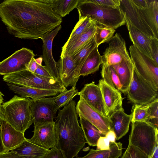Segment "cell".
<instances>
[{
	"instance_id": "obj_1",
	"label": "cell",
	"mask_w": 158,
	"mask_h": 158,
	"mask_svg": "<svg viewBox=\"0 0 158 158\" xmlns=\"http://www.w3.org/2000/svg\"><path fill=\"white\" fill-rule=\"evenodd\" d=\"M0 18L10 34L28 40L41 38L62 21L49 0L4 1L0 3Z\"/></svg>"
},
{
	"instance_id": "obj_2",
	"label": "cell",
	"mask_w": 158,
	"mask_h": 158,
	"mask_svg": "<svg viewBox=\"0 0 158 158\" xmlns=\"http://www.w3.org/2000/svg\"><path fill=\"white\" fill-rule=\"evenodd\" d=\"M76 102L73 100L59 110L55 125L56 137V148L60 150L65 158L77 157L86 143L79 125Z\"/></svg>"
},
{
	"instance_id": "obj_3",
	"label": "cell",
	"mask_w": 158,
	"mask_h": 158,
	"mask_svg": "<svg viewBox=\"0 0 158 158\" xmlns=\"http://www.w3.org/2000/svg\"><path fill=\"white\" fill-rule=\"evenodd\" d=\"M76 8L79 13V19L88 18L96 24L115 29L126 23L124 15L119 7L101 6L91 0H80Z\"/></svg>"
},
{
	"instance_id": "obj_4",
	"label": "cell",
	"mask_w": 158,
	"mask_h": 158,
	"mask_svg": "<svg viewBox=\"0 0 158 158\" xmlns=\"http://www.w3.org/2000/svg\"><path fill=\"white\" fill-rule=\"evenodd\" d=\"M32 100L15 95L2 105L5 121L23 134L33 123L30 107Z\"/></svg>"
},
{
	"instance_id": "obj_5",
	"label": "cell",
	"mask_w": 158,
	"mask_h": 158,
	"mask_svg": "<svg viewBox=\"0 0 158 158\" xmlns=\"http://www.w3.org/2000/svg\"><path fill=\"white\" fill-rule=\"evenodd\" d=\"M128 143L138 148L150 158L158 143V128L148 122H132Z\"/></svg>"
},
{
	"instance_id": "obj_6",
	"label": "cell",
	"mask_w": 158,
	"mask_h": 158,
	"mask_svg": "<svg viewBox=\"0 0 158 158\" xmlns=\"http://www.w3.org/2000/svg\"><path fill=\"white\" fill-rule=\"evenodd\" d=\"M7 83L35 88L55 90L62 92L67 90L59 80L41 76L28 70L4 76Z\"/></svg>"
},
{
	"instance_id": "obj_7",
	"label": "cell",
	"mask_w": 158,
	"mask_h": 158,
	"mask_svg": "<svg viewBox=\"0 0 158 158\" xmlns=\"http://www.w3.org/2000/svg\"><path fill=\"white\" fill-rule=\"evenodd\" d=\"M135 69L156 91L158 90V64L141 52L133 45L129 48Z\"/></svg>"
},
{
	"instance_id": "obj_8",
	"label": "cell",
	"mask_w": 158,
	"mask_h": 158,
	"mask_svg": "<svg viewBox=\"0 0 158 158\" xmlns=\"http://www.w3.org/2000/svg\"><path fill=\"white\" fill-rule=\"evenodd\" d=\"M127 94L128 100L134 104L147 105L158 98V91L139 74L134 67Z\"/></svg>"
},
{
	"instance_id": "obj_9",
	"label": "cell",
	"mask_w": 158,
	"mask_h": 158,
	"mask_svg": "<svg viewBox=\"0 0 158 158\" xmlns=\"http://www.w3.org/2000/svg\"><path fill=\"white\" fill-rule=\"evenodd\" d=\"M55 98V96L32 100L30 107L34 126L54 121L58 110Z\"/></svg>"
},
{
	"instance_id": "obj_10",
	"label": "cell",
	"mask_w": 158,
	"mask_h": 158,
	"mask_svg": "<svg viewBox=\"0 0 158 158\" xmlns=\"http://www.w3.org/2000/svg\"><path fill=\"white\" fill-rule=\"evenodd\" d=\"M35 56L33 51L23 48L0 62V75L5 76L27 70L32 58Z\"/></svg>"
},
{
	"instance_id": "obj_11",
	"label": "cell",
	"mask_w": 158,
	"mask_h": 158,
	"mask_svg": "<svg viewBox=\"0 0 158 158\" xmlns=\"http://www.w3.org/2000/svg\"><path fill=\"white\" fill-rule=\"evenodd\" d=\"M107 43L108 46L102 56V64L112 66L123 59H131L125 41L119 34H115Z\"/></svg>"
},
{
	"instance_id": "obj_12",
	"label": "cell",
	"mask_w": 158,
	"mask_h": 158,
	"mask_svg": "<svg viewBox=\"0 0 158 158\" xmlns=\"http://www.w3.org/2000/svg\"><path fill=\"white\" fill-rule=\"evenodd\" d=\"M76 105V112L79 117L89 122L102 134L106 136L111 130L109 118L93 108L82 98L80 97Z\"/></svg>"
},
{
	"instance_id": "obj_13",
	"label": "cell",
	"mask_w": 158,
	"mask_h": 158,
	"mask_svg": "<svg viewBox=\"0 0 158 158\" xmlns=\"http://www.w3.org/2000/svg\"><path fill=\"white\" fill-rule=\"evenodd\" d=\"M119 8L124 14L125 19L135 28L151 39H157L153 32L147 24L138 8L131 0H120Z\"/></svg>"
},
{
	"instance_id": "obj_14",
	"label": "cell",
	"mask_w": 158,
	"mask_h": 158,
	"mask_svg": "<svg viewBox=\"0 0 158 158\" xmlns=\"http://www.w3.org/2000/svg\"><path fill=\"white\" fill-rule=\"evenodd\" d=\"M33 132L32 137L27 139L28 141L47 150L56 147V137L54 121L34 126Z\"/></svg>"
},
{
	"instance_id": "obj_15",
	"label": "cell",
	"mask_w": 158,
	"mask_h": 158,
	"mask_svg": "<svg viewBox=\"0 0 158 158\" xmlns=\"http://www.w3.org/2000/svg\"><path fill=\"white\" fill-rule=\"evenodd\" d=\"M98 85L102 95L105 115L108 118L115 110L123 107V98L120 91L107 84L102 79L99 80Z\"/></svg>"
},
{
	"instance_id": "obj_16",
	"label": "cell",
	"mask_w": 158,
	"mask_h": 158,
	"mask_svg": "<svg viewBox=\"0 0 158 158\" xmlns=\"http://www.w3.org/2000/svg\"><path fill=\"white\" fill-rule=\"evenodd\" d=\"M61 28V26L60 25L52 31L44 34L40 38L43 43L41 57L51 75L54 78L59 80L56 62L53 57L52 49L53 39Z\"/></svg>"
},
{
	"instance_id": "obj_17",
	"label": "cell",
	"mask_w": 158,
	"mask_h": 158,
	"mask_svg": "<svg viewBox=\"0 0 158 158\" xmlns=\"http://www.w3.org/2000/svg\"><path fill=\"white\" fill-rule=\"evenodd\" d=\"M78 95L93 108L105 116L102 92L98 85L95 84L94 81L85 84Z\"/></svg>"
},
{
	"instance_id": "obj_18",
	"label": "cell",
	"mask_w": 158,
	"mask_h": 158,
	"mask_svg": "<svg viewBox=\"0 0 158 158\" xmlns=\"http://www.w3.org/2000/svg\"><path fill=\"white\" fill-rule=\"evenodd\" d=\"M56 66L59 80L63 85L66 88L69 86L76 87L75 67L71 56L65 54L60 55Z\"/></svg>"
},
{
	"instance_id": "obj_19",
	"label": "cell",
	"mask_w": 158,
	"mask_h": 158,
	"mask_svg": "<svg viewBox=\"0 0 158 158\" xmlns=\"http://www.w3.org/2000/svg\"><path fill=\"white\" fill-rule=\"evenodd\" d=\"M108 118L110 130L114 133L116 139L119 140L127 133L131 122V114H126L122 107L114 111Z\"/></svg>"
},
{
	"instance_id": "obj_20",
	"label": "cell",
	"mask_w": 158,
	"mask_h": 158,
	"mask_svg": "<svg viewBox=\"0 0 158 158\" xmlns=\"http://www.w3.org/2000/svg\"><path fill=\"white\" fill-rule=\"evenodd\" d=\"M125 19L129 37L133 45L142 53L153 60L150 46L151 39L134 27L127 19Z\"/></svg>"
},
{
	"instance_id": "obj_21",
	"label": "cell",
	"mask_w": 158,
	"mask_h": 158,
	"mask_svg": "<svg viewBox=\"0 0 158 158\" xmlns=\"http://www.w3.org/2000/svg\"><path fill=\"white\" fill-rule=\"evenodd\" d=\"M1 127L2 143L8 152L15 148L26 139L24 134L17 131L6 121L2 122Z\"/></svg>"
},
{
	"instance_id": "obj_22",
	"label": "cell",
	"mask_w": 158,
	"mask_h": 158,
	"mask_svg": "<svg viewBox=\"0 0 158 158\" xmlns=\"http://www.w3.org/2000/svg\"><path fill=\"white\" fill-rule=\"evenodd\" d=\"M96 23H94L84 32L72 40L66 42L62 48L61 55H72L84 46L94 37Z\"/></svg>"
},
{
	"instance_id": "obj_23",
	"label": "cell",
	"mask_w": 158,
	"mask_h": 158,
	"mask_svg": "<svg viewBox=\"0 0 158 158\" xmlns=\"http://www.w3.org/2000/svg\"><path fill=\"white\" fill-rule=\"evenodd\" d=\"M6 84L10 90L20 97L31 98L33 100L46 97L56 96L61 93L55 90L27 87L8 83Z\"/></svg>"
},
{
	"instance_id": "obj_24",
	"label": "cell",
	"mask_w": 158,
	"mask_h": 158,
	"mask_svg": "<svg viewBox=\"0 0 158 158\" xmlns=\"http://www.w3.org/2000/svg\"><path fill=\"white\" fill-rule=\"evenodd\" d=\"M111 66L115 69L121 84V92L127 94L134 69L131 59H123L119 63Z\"/></svg>"
},
{
	"instance_id": "obj_25",
	"label": "cell",
	"mask_w": 158,
	"mask_h": 158,
	"mask_svg": "<svg viewBox=\"0 0 158 158\" xmlns=\"http://www.w3.org/2000/svg\"><path fill=\"white\" fill-rule=\"evenodd\" d=\"M138 9L147 24L158 39V1L149 0V4L147 8Z\"/></svg>"
},
{
	"instance_id": "obj_26",
	"label": "cell",
	"mask_w": 158,
	"mask_h": 158,
	"mask_svg": "<svg viewBox=\"0 0 158 158\" xmlns=\"http://www.w3.org/2000/svg\"><path fill=\"white\" fill-rule=\"evenodd\" d=\"M48 150L30 142L26 139L21 144L11 150L23 158H43Z\"/></svg>"
},
{
	"instance_id": "obj_27",
	"label": "cell",
	"mask_w": 158,
	"mask_h": 158,
	"mask_svg": "<svg viewBox=\"0 0 158 158\" xmlns=\"http://www.w3.org/2000/svg\"><path fill=\"white\" fill-rule=\"evenodd\" d=\"M97 46L94 37L81 49L71 55L75 67V79L77 83L80 77V72L84 62L89 54Z\"/></svg>"
},
{
	"instance_id": "obj_28",
	"label": "cell",
	"mask_w": 158,
	"mask_h": 158,
	"mask_svg": "<svg viewBox=\"0 0 158 158\" xmlns=\"http://www.w3.org/2000/svg\"><path fill=\"white\" fill-rule=\"evenodd\" d=\"M97 46L91 51L84 62L79 76H85L98 71L102 64V56L99 53Z\"/></svg>"
},
{
	"instance_id": "obj_29",
	"label": "cell",
	"mask_w": 158,
	"mask_h": 158,
	"mask_svg": "<svg viewBox=\"0 0 158 158\" xmlns=\"http://www.w3.org/2000/svg\"><path fill=\"white\" fill-rule=\"evenodd\" d=\"M122 149L123 144L120 142H110L109 150L91 149L85 156L76 158H119L122 154Z\"/></svg>"
},
{
	"instance_id": "obj_30",
	"label": "cell",
	"mask_w": 158,
	"mask_h": 158,
	"mask_svg": "<svg viewBox=\"0 0 158 158\" xmlns=\"http://www.w3.org/2000/svg\"><path fill=\"white\" fill-rule=\"evenodd\" d=\"M80 118L79 122L83 131L86 143L90 146H96L99 137L105 135L89 122L82 118Z\"/></svg>"
},
{
	"instance_id": "obj_31",
	"label": "cell",
	"mask_w": 158,
	"mask_h": 158,
	"mask_svg": "<svg viewBox=\"0 0 158 158\" xmlns=\"http://www.w3.org/2000/svg\"><path fill=\"white\" fill-rule=\"evenodd\" d=\"M80 0H49L52 10L63 17L76 8Z\"/></svg>"
},
{
	"instance_id": "obj_32",
	"label": "cell",
	"mask_w": 158,
	"mask_h": 158,
	"mask_svg": "<svg viewBox=\"0 0 158 158\" xmlns=\"http://www.w3.org/2000/svg\"><path fill=\"white\" fill-rule=\"evenodd\" d=\"M101 75L102 79L107 84L121 92V85L114 68L102 64Z\"/></svg>"
},
{
	"instance_id": "obj_33",
	"label": "cell",
	"mask_w": 158,
	"mask_h": 158,
	"mask_svg": "<svg viewBox=\"0 0 158 158\" xmlns=\"http://www.w3.org/2000/svg\"><path fill=\"white\" fill-rule=\"evenodd\" d=\"M115 31L114 28L96 24L94 38L97 46L109 41L114 36Z\"/></svg>"
},
{
	"instance_id": "obj_34",
	"label": "cell",
	"mask_w": 158,
	"mask_h": 158,
	"mask_svg": "<svg viewBox=\"0 0 158 158\" xmlns=\"http://www.w3.org/2000/svg\"><path fill=\"white\" fill-rule=\"evenodd\" d=\"M149 106V104L144 105L133 104L131 110L132 118L131 122H148Z\"/></svg>"
},
{
	"instance_id": "obj_35",
	"label": "cell",
	"mask_w": 158,
	"mask_h": 158,
	"mask_svg": "<svg viewBox=\"0 0 158 158\" xmlns=\"http://www.w3.org/2000/svg\"><path fill=\"white\" fill-rule=\"evenodd\" d=\"M78 90L76 87L61 92L55 96V102L58 110L63 106L68 104L73 99L78 95Z\"/></svg>"
},
{
	"instance_id": "obj_36",
	"label": "cell",
	"mask_w": 158,
	"mask_h": 158,
	"mask_svg": "<svg viewBox=\"0 0 158 158\" xmlns=\"http://www.w3.org/2000/svg\"><path fill=\"white\" fill-rule=\"evenodd\" d=\"M94 23V22L86 17L79 19L67 42H69L81 35Z\"/></svg>"
},
{
	"instance_id": "obj_37",
	"label": "cell",
	"mask_w": 158,
	"mask_h": 158,
	"mask_svg": "<svg viewBox=\"0 0 158 158\" xmlns=\"http://www.w3.org/2000/svg\"><path fill=\"white\" fill-rule=\"evenodd\" d=\"M121 158H150L138 148L129 144Z\"/></svg>"
},
{
	"instance_id": "obj_38",
	"label": "cell",
	"mask_w": 158,
	"mask_h": 158,
	"mask_svg": "<svg viewBox=\"0 0 158 158\" xmlns=\"http://www.w3.org/2000/svg\"><path fill=\"white\" fill-rule=\"evenodd\" d=\"M149 117L148 122L156 128L158 127V99L149 103Z\"/></svg>"
},
{
	"instance_id": "obj_39",
	"label": "cell",
	"mask_w": 158,
	"mask_h": 158,
	"mask_svg": "<svg viewBox=\"0 0 158 158\" xmlns=\"http://www.w3.org/2000/svg\"><path fill=\"white\" fill-rule=\"evenodd\" d=\"M94 3L101 6L117 8L119 7L120 0H91Z\"/></svg>"
},
{
	"instance_id": "obj_40",
	"label": "cell",
	"mask_w": 158,
	"mask_h": 158,
	"mask_svg": "<svg viewBox=\"0 0 158 158\" xmlns=\"http://www.w3.org/2000/svg\"><path fill=\"white\" fill-rule=\"evenodd\" d=\"M150 46L153 60L158 64V39H151Z\"/></svg>"
},
{
	"instance_id": "obj_41",
	"label": "cell",
	"mask_w": 158,
	"mask_h": 158,
	"mask_svg": "<svg viewBox=\"0 0 158 158\" xmlns=\"http://www.w3.org/2000/svg\"><path fill=\"white\" fill-rule=\"evenodd\" d=\"M43 158H65L61 151L56 147L49 150Z\"/></svg>"
},
{
	"instance_id": "obj_42",
	"label": "cell",
	"mask_w": 158,
	"mask_h": 158,
	"mask_svg": "<svg viewBox=\"0 0 158 158\" xmlns=\"http://www.w3.org/2000/svg\"><path fill=\"white\" fill-rule=\"evenodd\" d=\"M110 142L105 136H101L97 143L96 150H109L110 149Z\"/></svg>"
},
{
	"instance_id": "obj_43",
	"label": "cell",
	"mask_w": 158,
	"mask_h": 158,
	"mask_svg": "<svg viewBox=\"0 0 158 158\" xmlns=\"http://www.w3.org/2000/svg\"><path fill=\"white\" fill-rule=\"evenodd\" d=\"M34 73L40 76L48 78H54L50 73L45 65L43 66L42 65L39 64Z\"/></svg>"
},
{
	"instance_id": "obj_44",
	"label": "cell",
	"mask_w": 158,
	"mask_h": 158,
	"mask_svg": "<svg viewBox=\"0 0 158 158\" xmlns=\"http://www.w3.org/2000/svg\"><path fill=\"white\" fill-rule=\"evenodd\" d=\"M132 2L138 8L145 9L147 8L149 0H131Z\"/></svg>"
},
{
	"instance_id": "obj_45",
	"label": "cell",
	"mask_w": 158,
	"mask_h": 158,
	"mask_svg": "<svg viewBox=\"0 0 158 158\" xmlns=\"http://www.w3.org/2000/svg\"><path fill=\"white\" fill-rule=\"evenodd\" d=\"M0 158H23L13 150L0 154Z\"/></svg>"
},
{
	"instance_id": "obj_46",
	"label": "cell",
	"mask_w": 158,
	"mask_h": 158,
	"mask_svg": "<svg viewBox=\"0 0 158 158\" xmlns=\"http://www.w3.org/2000/svg\"><path fill=\"white\" fill-rule=\"evenodd\" d=\"M39 64L35 59L33 57L28 64L27 70L32 73H34Z\"/></svg>"
},
{
	"instance_id": "obj_47",
	"label": "cell",
	"mask_w": 158,
	"mask_h": 158,
	"mask_svg": "<svg viewBox=\"0 0 158 158\" xmlns=\"http://www.w3.org/2000/svg\"><path fill=\"white\" fill-rule=\"evenodd\" d=\"M105 136L109 139L110 142H115L116 136L113 131L110 130L106 135Z\"/></svg>"
},
{
	"instance_id": "obj_48",
	"label": "cell",
	"mask_w": 158,
	"mask_h": 158,
	"mask_svg": "<svg viewBox=\"0 0 158 158\" xmlns=\"http://www.w3.org/2000/svg\"><path fill=\"white\" fill-rule=\"evenodd\" d=\"M8 152L5 148L2 140L1 137V129L0 127V154Z\"/></svg>"
},
{
	"instance_id": "obj_49",
	"label": "cell",
	"mask_w": 158,
	"mask_h": 158,
	"mask_svg": "<svg viewBox=\"0 0 158 158\" xmlns=\"http://www.w3.org/2000/svg\"><path fill=\"white\" fill-rule=\"evenodd\" d=\"M0 120L2 122L5 121L2 106L1 104H0Z\"/></svg>"
},
{
	"instance_id": "obj_50",
	"label": "cell",
	"mask_w": 158,
	"mask_h": 158,
	"mask_svg": "<svg viewBox=\"0 0 158 158\" xmlns=\"http://www.w3.org/2000/svg\"><path fill=\"white\" fill-rule=\"evenodd\" d=\"M150 158H158V143L156 144L153 153Z\"/></svg>"
},
{
	"instance_id": "obj_51",
	"label": "cell",
	"mask_w": 158,
	"mask_h": 158,
	"mask_svg": "<svg viewBox=\"0 0 158 158\" xmlns=\"http://www.w3.org/2000/svg\"><path fill=\"white\" fill-rule=\"evenodd\" d=\"M4 96V94L0 91V104H2L3 103V96Z\"/></svg>"
},
{
	"instance_id": "obj_52",
	"label": "cell",
	"mask_w": 158,
	"mask_h": 158,
	"mask_svg": "<svg viewBox=\"0 0 158 158\" xmlns=\"http://www.w3.org/2000/svg\"><path fill=\"white\" fill-rule=\"evenodd\" d=\"M37 63L40 65H42V62L43 60V59L41 57L35 59Z\"/></svg>"
},
{
	"instance_id": "obj_53",
	"label": "cell",
	"mask_w": 158,
	"mask_h": 158,
	"mask_svg": "<svg viewBox=\"0 0 158 158\" xmlns=\"http://www.w3.org/2000/svg\"><path fill=\"white\" fill-rule=\"evenodd\" d=\"M2 121H0V125H1V124H2Z\"/></svg>"
}]
</instances>
